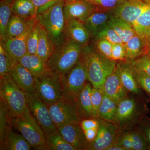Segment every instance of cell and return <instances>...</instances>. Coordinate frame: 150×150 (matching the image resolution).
<instances>
[{"instance_id":"12","label":"cell","mask_w":150,"mask_h":150,"mask_svg":"<svg viewBox=\"0 0 150 150\" xmlns=\"http://www.w3.org/2000/svg\"><path fill=\"white\" fill-rule=\"evenodd\" d=\"M99 10H103L85 0H64L66 20L76 19L83 23L92 14Z\"/></svg>"},{"instance_id":"17","label":"cell","mask_w":150,"mask_h":150,"mask_svg":"<svg viewBox=\"0 0 150 150\" xmlns=\"http://www.w3.org/2000/svg\"><path fill=\"white\" fill-rule=\"evenodd\" d=\"M102 88L103 92L118 104L129 96L121 83L116 66L106 79Z\"/></svg>"},{"instance_id":"50","label":"cell","mask_w":150,"mask_h":150,"mask_svg":"<svg viewBox=\"0 0 150 150\" xmlns=\"http://www.w3.org/2000/svg\"><path fill=\"white\" fill-rule=\"evenodd\" d=\"M141 1L148 4H150V0H141Z\"/></svg>"},{"instance_id":"42","label":"cell","mask_w":150,"mask_h":150,"mask_svg":"<svg viewBox=\"0 0 150 150\" xmlns=\"http://www.w3.org/2000/svg\"><path fill=\"white\" fill-rule=\"evenodd\" d=\"M96 49L105 57L111 59L112 44L103 39H96Z\"/></svg>"},{"instance_id":"39","label":"cell","mask_w":150,"mask_h":150,"mask_svg":"<svg viewBox=\"0 0 150 150\" xmlns=\"http://www.w3.org/2000/svg\"><path fill=\"white\" fill-rule=\"evenodd\" d=\"M131 64V63H130ZM133 68V67H132ZM134 74L138 85L150 97V76L142 71L134 69Z\"/></svg>"},{"instance_id":"51","label":"cell","mask_w":150,"mask_h":150,"mask_svg":"<svg viewBox=\"0 0 150 150\" xmlns=\"http://www.w3.org/2000/svg\"><path fill=\"white\" fill-rule=\"evenodd\" d=\"M147 53L150 55V49H149V50H148Z\"/></svg>"},{"instance_id":"7","label":"cell","mask_w":150,"mask_h":150,"mask_svg":"<svg viewBox=\"0 0 150 150\" xmlns=\"http://www.w3.org/2000/svg\"><path fill=\"white\" fill-rule=\"evenodd\" d=\"M34 93L48 106L54 104L64 97L62 78L49 70L36 77Z\"/></svg>"},{"instance_id":"22","label":"cell","mask_w":150,"mask_h":150,"mask_svg":"<svg viewBox=\"0 0 150 150\" xmlns=\"http://www.w3.org/2000/svg\"><path fill=\"white\" fill-rule=\"evenodd\" d=\"M125 44L126 62L130 63L139 56L147 53L148 50L145 39L137 33Z\"/></svg>"},{"instance_id":"38","label":"cell","mask_w":150,"mask_h":150,"mask_svg":"<svg viewBox=\"0 0 150 150\" xmlns=\"http://www.w3.org/2000/svg\"><path fill=\"white\" fill-rule=\"evenodd\" d=\"M103 92L102 87L97 88L92 86L91 99L92 104L93 118L98 117V110L103 98Z\"/></svg>"},{"instance_id":"37","label":"cell","mask_w":150,"mask_h":150,"mask_svg":"<svg viewBox=\"0 0 150 150\" xmlns=\"http://www.w3.org/2000/svg\"><path fill=\"white\" fill-rule=\"evenodd\" d=\"M132 67L138 71H142L150 76V55L144 54L130 62Z\"/></svg>"},{"instance_id":"40","label":"cell","mask_w":150,"mask_h":150,"mask_svg":"<svg viewBox=\"0 0 150 150\" xmlns=\"http://www.w3.org/2000/svg\"><path fill=\"white\" fill-rule=\"evenodd\" d=\"M104 11L114 9L127 0H85Z\"/></svg>"},{"instance_id":"18","label":"cell","mask_w":150,"mask_h":150,"mask_svg":"<svg viewBox=\"0 0 150 150\" xmlns=\"http://www.w3.org/2000/svg\"><path fill=\"white\" fill-rule=\"evenodd\" d=\"M90 35L83 23L76 19L66 20L65 39L81 44L83 47L87 45Z\"/></svg>"},{"instance_id":"43","label":"cell","mask_w":150,"mask_h":150,"mask_svg":"<svg viewBox=\"0 0 150 150\" xmlns=\"http://www.w3.org/2000/svg\"><path fill=\"white\" fill-rule=\"evenodd\" d=\"M137 128L143 134L150 146V118L146 116Z\"/></svg>"},{"instance_id":"4","label":"cell","mask_w":150,"mask_h":150,"mask_svg":"<svg viewBox=\"0 0 150 150\" xmlns=\"http://www.w3.org/2000/svg\"><path fill=\"white\" fill-rule=\"evenodd\" d=\"M83 49L81 44L66 40L53 50L46 62L48 70L63 76L77 64L82 54Z\"/></svg>"},{"instance_id":"27","label":"cell","mask_w":150,"mask_h":150,"mask_svg":"<svg viewBox=\"0 0 150 150\" xmlns=\"http://www.w3.org/2000/svg\"><path fill=\"white\" fill-rule=\"evenodd\" d=\"M118 107V104L103 92L102 103L98 110V118L115 123Z\"/></svg>"},{"instance_id":"34","label":"cell","mask_w":150,"mask_h":150,"mask_svg":"<svg viewBox=\"0 0 150 150\" xmlns=\"http://www.w3.org/2000/svg\"><path fill=\"white\" fill-rule=\"evenodd\" d=\"M41 27V25L36 20L28 37L27 53L30 54H36L38 44L39 40Z\"/></svg>"},{"instance_id":"11","label":"cell","mask_w":150,"mask_h":150,"mask_svg":"<svg viewBox=\"0 0 150 150\" xmlns=\"http://www.w3.org/2000/svg\"><path fill=\"white\" fill-rule=\"evenodd\" d=\"M99 126L97 135L93 142H90L88 150H106L115 142L118 133L115 123L96 118Z\"/></svg>"},{"instance_id":"46","label":"cell","mask_w":150,"mask_h":150,"mask_svg":"<svg viewBox=\"0 0 150 150\" xmlns=\"http://www.w3.org/2000/svg\"><path fill=\"white\" fill-rule=\"evenodd\" d=\"M98 129H90L84 131L86 138L89 142H93L95 139L97 135Z\"/></svg>"},{"instance_id":"21","label":"cell","mask_w":150,"mask_h":150,"mask_svg":"<svg viewBox=\"0 0 150 150\" xmlns=\"http://www.w3.org/2000/svg\"><path fill=\"white\" fill-rule=\"evenodd\" d=\"M31 146L20 133L9 129L1 142V150H29Z\"/></svg>"},{"instance_id":"16","label":"cell","mask_w":150,"mask_h":150,"mask_svg":"<svg viewBox=\"0 0 150 150\" xmlns=\"http://www.w3.org/2000/svg\"><path fill=\"white\" fill-rule=\"evenodd\" d=\"M150 7L146 3H135L126 1L112 10L113 16L125 21L133 26L135 22L144 12Z\"/></svg>"},{"instance_id":"8","label":"cell","mask_w":150,"mask_h":150,"mask_svg":"<svg viewBox=\"0 0 150 150\" xmlns=\"http://www.w3.org/2000/svg\"><path fill=\"white\" fill-rule=\"evenodd\" d=\"M48 107L57 129L67 124L80 123L83 119L76 99L64 96Z\"/></svg>"},{"instance_id":"3","label":"cell","mask_w":150,"mask_h":150,"mask_svg":"<svg viewBox=\"0 0 150 150\" xmlns=\"http://www.w3.org/2000/svg\"><path fill=\"white\" fill-rule=\"evenodd\" d=\"M144 100L133 95L128 96L118 104L115 123L118 133L137 128L146 117L149 109Z\"/></svg>"},{"instance_id":"2","label":"cell","mask_w":150,"mask_h":150,"mask_svg":"<svg viewBox=\"0 0 150 150\" xmlns=\"http://www.w3.org/2000/svg\"><path fill=\"white\" fill-rule=\"evenodd\" d=\"M82 55L85 62L88 81L93 87L100 88L115 69L117 62L105 57L96 48L88 45L83 46Z\"/></svg>"},{"instance_id":"5","label":"cell","mask_w":150,"mask_h":150,"mask_svg":"<svg viewBox=\"0 0 150 150\" xmlns=\"http://www.w3.org/2000/svg\"><path fill=\"white\" fill-rule=\"evenodd\" d=\"M11 124L33 147L49 150L44 132L28 108L20 115L12 118Z\"/></svg>"},{"instance_id":"14","label":"cell","mask_w":150,"mask_h":150,"mask_svg":"<svg viewBox=\"0 0 150 150\" xmlns=\"http://www.w3.org/2000/svg\"><path fill=\"white\" fill-rule=\"evenodd\" d=\"M116 67L121 83L127 92L146 101L147 98L137 83L130 62L126 61L117 62Z\"/></svg>"},{"instance_id":"6","label":"cell","mask_w":150,"mask_h":150,"mask_svg":"<svg viewBox=\"0 0 150 150\" xmlns=\"http://www.w3.org/2000/svg\"><path fill=\"white\" fill-rule=\"evenodd\" d=\"M0 95L12 118L20 115L27 108L26 92L17 84L10 73L1 77Z\"/></svg>"},{"instance_id":"20","label":"cell","mask_w":150,"mask_h":150,"mask_svg":"<svg viewBox=\"0 0 150 150\" xmlns=\"http://www.w3.org/2000/svg\"><path fill=\"white\" fill-rule=\"evenodd\" d=\"M10 73L14 81L26 93H34L36 77L26 68L18 63L14 65Z\"/></svg>"},{"instance_id":"24","label":"cell","mask_w":150,"mask_h":150,"mask_svg":"<svg viewBox=\"0 0 150 150\" xmlns=\"http://www.w3.org/2000/svg\"><path fill=\"white\" fill-rule=\"evenodd\" d=\"M92 88L91 84L87 82L76 99L83 119L93 118L91 99Z\"/></svg>"},{"instance_id":"10","label":"cell","mask_w":150,"mask_h":150,"mask_svg":"<svg viewBox=\"0 0 150 150\" xmlns=\"http://www.w3.org/2000/svg\"><path fill=\"white\" fill-rule=\"evenodd\" d=\"M27 105L45 136L57 131L47 105L35 93H26Z\"/></svg>"},{"instance_id":"28","label":"cell","mask_w":150,"mask_h":150,"mask_svg":"<svg viewBox=\"0 0 150 150\" xmlns=\"http://www.w3.org/2000/svg\"><path fill=\"white\" fill-rule=\"evenodd\" d=\"M108 24L121 38L124 43L136 33L132 25L121 18L113 16V15L109 20Z\"/></svg>"},{"instance_id":"47","label":"cell","mask_w":150,"mask_h":150,"mask_svg":"<svg viewBox=\"0 0 150 150\" xmlns=\"http://www.w3.org/2000/svg\"><path fill=\"white\" fill-rule=\"evenodd\" d=\"M106 150H126L124 148L115 144H112Z\"/></svg>"},{"instance_id":"25","label":"cell","mask_w":150,"mask_h":150,"mask_svg":"<svg viewBox=\"0 0 150 150\" xmlns=\"http://www.w3.org/2000/svg\"><path fill=\"white\" fill-rule=\"evenodd\" d=\"M11 9L12 14L26 18H35L38 11L31 0H12Z\"/></svg>"},{"instance_id":"31","label":"cell","mask_w":150,"mask_h":150,"mask_svg":"<svg viewBox=\"0 0 150 150\" xmlns=\"http://www.w3.org/2000/svg\"><path fill=\"white\" fill-rule=\"evenodd\" d=\"M136 33L146 39L150 34V7L142 14L133 25Z\"/></svg>"},{"instance_id":"1","label":"cell","mask_w":150,"mask_h":150,"mask_svg":"<svg viewBox=\"0 0 150 150\" xmlns=\"http://www.w3.org/2000/svg\"><path fill=\"white\" fill-rule=\"evenodd\" d=\"M64 5V0H59L38 13L35 17L36 21L46 30L53 50L66 40Z\"/></svg>"},{"instance_id":"44","label":"cell","mask_w":150,"mask_h":150,"mask_svg":"<svg viewBox=\"0 0 150 150\" xmlns=\"http://www.w3.org/2000/svg\"><path fill=\"white\" fill-rule=\"evenodd\" d=\"M80 125L83 131L88 129H98L99 123L96 118H85L81 121Z\"/></svg>"},{"instance_id":"41","label":"cell","mask_w":150,"mask_h":150,"mask_svg":"<svg viewBox=\"0 0 150 150\" xmlns=\"http://www.w3.org/2000/svg\"><path fill=\"white\" fill-rule=\"evenodd\" d=\"M126 48L125 43L112 44L111 59L118 62L126 61Z\"/></svg>"},{"instance_id":"33","label":"cell","mask_w":150,"mask_h":150,"mask_svg":"<svg viewBox=\"0 0 150 150\" xmlns=\"http://www.w3.org/2000/svg\"><path fill=\"white\" fill-rule=\"evenodd\" d=\"M12 118L6 105L1 99L0 102V142H2L4 137L9 129L12 127Z\"/></svg>"},{"instance_id":"9","label":"cell","mask_w":150,"mask_h":150,"mask_svg":"<svg viewBox=\"0 0 150 150\" xmlns=\"http://www.w3.org/2000/svg\"><path fill=\"white\" fill-rule=\"evenodd\" d=\"M61 78L64 96L76 99L88 80L85 62L82 54L74 67Z\"/></svg>"},{"instance_id":"26","label":"cell","mask_w":150,"mask_h":150,"mask_svg":"<svg viewBox=\"0 0 150 150\" xmlns=\"http://www.w3.org/2000/svg\"><path fill=\"white\" fill-rule=\"evenodd\" d=\"M34 18H24L16 15H12L8 26L6 36L4 41L20 35L24 32Z\"/></svg>"},{"instance_id":"35","label":"cell","mask_w":150,"mask_h":150,"mask_svg":"<svg viewBox=\"0 0 150 150\" xmlns=\"http://www.w3.org/2000/svg\"><path fill=\"white\" fill-rule=\"evenodd\" d=\"M14 64L1 41L0 42V76H3L11 72Z\"/></svg>"},{"instance_id":"32","label":"cell","mask_w":150,"mask_h":150,"mask_svg":"<svg viewBox=\"0 0 150 150\" xmlns=\"http://www.w3.org/2000/svg\"><path fill=\"white\" fill-rule=\"evenodd\" d=\"M49 150H75L59 133L58 130L45 136Z\"/></svg>"},{"instance_id":"30","label":"cell","mask_w":150,"mask_h":150,"mask_svg":"<svg viewBox=\"0 0 150 150\" xmlns=\"http://www.w3.org/2000/svg\"><path fill=\"white\" fill-rule=\"evenodd\" d=\"M53 51V47L45 30L41 26L36 55L46 62Z\"/></svg>"},{"instance_id":"23","label":"cell","mask_w":150,"mask_h":150,"mask_svg":"<svg viewBox=\"0 0 150 150\" xmlns=\"http://www.w3.org/2000/svg\"><path fill=\"white\" fill-rule=\"evenodd\" d=\"M18 63L35 77L43 74L48 71L46 62L36 54L27 53L21 58Z\"/></svg>"},{"instance_id":"15","label":"cell","mask_w":150,"mask_h":150,"mask_svg":"<svg viewBox=\"0 0 150 150\" xmlns=\"http://www.w3.org/2000/svg\"><path fill=\"white\" fill-rule=\"evenodd\" d=\"M57 130L75 150H88L90 142L87 140L80 123L67 124Z\"/></svg>"},{"instance_id":"29","label":"cell","mask_w":150,"mask_h":150,"mask_svg":"<svg viewBox=\"0 0 150 150\" xmlns=\"http://www.w3.org/2000/svg\"><path fill=\"white\" fill-rule=\"evenodd\" d=\"M12 0H1L0 2V37L4 41L6 36L9 22L12 13L11 4Z\"/></svg>"},{"instance_id":"36","label":"cell","mask_w":150,"mask_h":150,"mask_svg":"<svg viewBox=\"0 0 150 150\" xmlns=\"http://www.w3.org/2000/svg\"><path fill=\"white\" fill-rule=\"evenodd\" d=\"M95 39H105L112 44H124L121 38L108 23L99 32Z\"/></svg>"},{"instance_id":"19","label":"cell","mask_w":150,"mask_h":150,"mask_svg":"<svg viewBox=\"0 0 150 150\" xmlns=\"http://www.w3.org/2000/svg\"><path fill=\"white\" fill-rule=\"evenodd\" d=\"M112 10H99L92 14L83 22L90 37L96 38L99 32L108 23L112 16Z\"/></svg>"},{"instance_id":"49","label":"cell","mask_w":150,"mask_h":150,"mask_svg":"<svg viewBox=\"0 0 150 150\" xmlns=\"http://www.w3.org/2000/svg\"><path fill=\"white\" fill-rule=\"evenodd\" d=\"M127 1L133 3H140V4H141V3H145L142 1L141 0H127Z\"/></svg>"},{"instance_id":"13","label":"cell","mask_w":150,"mask_h":150,"mask_svg":"<svg viewBox=\"0 0 150 150\" xmlns=\"http://www.w3.org/2000/svg\"><path fill=\"white\" fill-rule=\"evenodd\" d=\"M35 21V18L33 19L24 32L20 35L9 38L5 41H1L10 56L14 65L18 63L21 58L27 53L28 37Z\"/></svg>"},{"instance_id":"45","label":"cell","mask_w":150,"mask_h":150,"mask_svg":"<svg viewBox=\"0 0 150 150\" xmlns=\"http://www.w3.org/2000/svg\"><path fill=\"white\" fill-rule=\"evenodd\" d=\"M58 1L59 0H31L37 8V13L44 10Z\"/></svg>"},{"instance_id":"48","label":"cell","mask_w":150,"mask_h":150,"mask_svg":"<svg viewBox=\"0 0 150 150\" xmlns=\"http://www.w3.org/2000/svg\"><path fill=\"white\" fill-rule=\"evenodd\" d=\"M146 44L147 48L148 50L150 49V34L145 39Z\"/></svg>"}]
</instances>
